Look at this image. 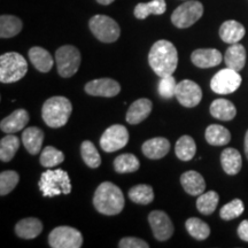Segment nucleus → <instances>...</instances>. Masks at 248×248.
Listing matches in <instances>:
<instances>
[{"instance_id": "nucleus-1", "label": "nucleus", "mask_w": 248, "mask_h": 248, "mask_svg": "<svg viewBox=\"0 0 248 248\" xmlns=\"http://www.w3.org/2000/svg\"><path fill=\"white\" fill-rule=\"evenodd\" d=\"M148 63L159 77L172 75L178 64V53L175 45L166 39L157 40L148 54Z\"/></svg>"}, {"instance_id": "nucleus-2", "label": "nucleus", "mask_w": 248, "mask_h": 248, "mask_svg": "<svg viewBox=\"0 0 248 248\" xmlns=\"http://www.w3.org/2000/svg\"><path fill=\"white\" fill-rule=\"evenodd\" d=\"M93 204L100 214L113 216L122 212L125 200L119 186L110 182H104L94 192Z\"/></svg>"}, {"instance_id": "nucleus-3", "label": "nucleus", "mask_w": 248, "mask_h": 248, "mask_svg": "<svg viewBox=\"0 0 248 248\" xmlns=\"http://www.w3.org/2000/svg\"><path fill=\"white\" fill-rule=\"evenodd\" d=\"M73 111L69 99L66 97H52L44 102L42 108V117L49 128H61L66 125Z\"/></svg>"}, {"instance_id": "nucleus-4", "label": "nucleus", "mask_w": 248, "mask_h": 248, "mask_svg": "<svg viewBox=\"0 0 248 248\" xmlns=\"http://www.w3.org/2000/svg\"><path fill=\"white\" fill-rule=\"evenodd\" d=\"M38 186L43 195L46 198L71 193L70 177L67 171L62 169L46 170L40 176Z\"/></svg>"}, {"instance_id": "nucleus-5", "label": "nucleus", "mask_w": 248, "mask_h": 248, "mask_svg": "<svg viewBox=\"0 0 248 248\" xmlns=\"http://www.w3.org/2000/svg\"><path fill=\"white\" fill-rule=\"evenodd\" d=\"M27 60L20 53L8 52L0 57V82L8 84L15 83L26 76Z\"/></svg>"}, {"instance_id": "nucleus-6", "label": "nucleus", "mask_w": 248, "mask_h": 248, "mask_svg": "<svg viewBox=\"0 0 248 248\" xmlns=\"http://www.w3.org/2000/svg\"><path fill=\"white\" fill-rule=\"evenodd\" d=\"M80 52L73 45H64L55 52L58 74L63 78L74 76L80 66Z\"/></svg>"}, {"instance_id": "nucleus-7", "label": "nucleus", "mask_w": 248, "mask_h": 248, "mask_svg": "<svg viewBox=\"0 0 248 248\" xmlns=\"http://www.w3.org/2000/svg\"><path fill=\"white\" fill-rule=\"evenodd\" d=\"M93 36L102 43H114L119 39L121 29L117 22L107 15H94L89 22Z\"/></svg>"}, {"instance_id": "nucleus-8", "label": "nucleus", "mask_w": 248, "mask_h": 248, "mask_svg": "<svg viewBox=\"0 0 248 248\" xmlns=\"http://www.w3.org/2000/svg\"><path fill=\"white\" fill-rule=\"evenodd\" d=\"M203 14V6L197 0H187V1L178 6L171 15V22L179 29L193 26L199 21Z\"/></svg>"}, {"instance_id": "nucleus-9", "label": "nucleus", "mask_w": 248, "mask_h": 248, "mask_svg": "<svg viewBox=\"0 0 248 248\" xmlns=\"http://www.w3.org/2000/svg\"><path fill=\"white\" fill-rule=\"evenodd\" d=\"M48 244L52 248H80L83 235L71 226H58L48 234Z\"/></svg>"}, {"instance_id": "nucleus-10", "label": "nucleus", "mask_w": 248, "mask_h": 248, "mask_svg": "<svg viewBox=\"0 0 248 248\" xmlns=\"http://www.w3.org/2000/svg\"><path fill=\"white\" fill-rule=\"evenodd\" d=\"M129 132L128 129L121 124H114L102 133L100 138V147L107 153H113L122 150L128 145Z\"/></svg>"}, {"instance_id": "nucleus-11", "label": "nucleus", "mask_w": 248, "mask_h": 248, "mask_svg": "<svg viewBox=\"0 0 248 248\" xmlns=\"http://www.w3.org/2000/svg\"><path fill=\"white\" fill-rule=\"evenodd\" d=\"M241 76L238 71L226 67V69L219 70L210 80V88L218 94H230L239 89Z\"/></svg>"}, {"instance_id": "nucleus-12", "label": "nucleus", "mask_w": 248, "mask_h": 248, "mask_svg": "<svg viewBox=\"0 0 248 248\" xmlns=\"http://www.w3.org/2000/svg\"><path fill=\"white\" fill-rule=\"evenodd\" d=\"M175 97L182 106L192 108L200 104L202 99V90L193 80L184 79L177 84Z\"/></svg>"}, {"instance_id": "nucleus-13", "label": "nucleus", "mask_w": 248, "mask_h": 248, "mask_svg": "<svg viewBox=\"0 0 248 248\" xmlns=\"http://www.w3.org/2000/svg\"><path fill=\"white\" fill-rule=\"evenodd\" d=\"M152 231L155 239L159 241H166L171 238L173 234V225L170 217L161 210H154L148 215Z\"/></svg>"}, {"instance_id": "nucleus-14", "label": "nucleus", "mask_w": 248, "mask_h": 248, "mask_svg": "<svg viewBox=\"0 0 248 248\" xmlns=\"http://www.w3.org/2000/svg\"><path fill=\"white\" fill-rule=\"evenodd\" d=\"M85 92L94 97L111 98L115 97L121 92V85L119 82L111 78H98L91 80L85 85Z\"/></svg>"}, {"instance_id": "nucleus-15", "label": "nucleus", "mask_w": 248, "mask_h": 248, "mask_svg": "<svg viewBox=\"0 0 248 248\" xmlns=\"http://www.w3.org/2000/svg\"><path fill=\"white\" fill-rule=\"evenodd\" d=\"M191 60L198 68H212L223 61V55L215 48H199L191 54Z\"/></svg>"}, {"instance_id": "nucleus-16", "label": "nucleus", "mask_w": 248, "mask_h": 248, "mask_svg": "<svg viewBox=\"0 0 248 248\" xmlns=\"http://www.w3.org/2000/svg\"><path fill=\"white\" fill-rule=\"evenodd\" d=\"M152 108H153V105H152L150 99H138V100L133 102L131 106L129 107L128 111H126V122L132 124V125L141 123L142 121L146 120L150 116Z\"/></svg>"}, {"instance_id": "nucleus-17", "label": "nucleus", "mask_w": 248, "mask_h": 248, "mask_svg": "<svg viewBox=\"0 0 248 248\" xmlns=\"http://www.w3.org/2000/svg\"><path fill=\"white\" fill-rule=\"evenodd\" d=\"M142 153L151 160H159L166 156L170 151V142L163 137L152 138L142 144Z\"/></svg>"}, {"instance_id": "nucleus-18", "label": "nucleus", "mask_w": 248, "mask_h": 248, "mask_svg": "<svg viewBox=\"0 0 248 248\" xmlns=\"http://www.w3.org/2000/svg\"><path fill=\"white\" fill-rule=\"evenodd\" d=\"M29 119V113L26 109H16L1 121L0 129L5 133H15L21 131L26 128Z\"/></svg>"}, {"instance_id": "nucleus-19", "label": "nucleus", "mask_w": 248, "mask_h": 248, "mask_svg": "<svg viewBox=\"0 0 248 248\" xmlns=\"http://www.w3.org/2000/svg\"><path fill=\"white\" fill-rule=\"evenodd\" d=\"M181 183L186 193L194 195V197L202 194L206 190V182L203 177L199 172L193 171V170L183 173L181 176Z\"/></svg>"}, {"instance_id": "nucleus-20", "label": "nucleus", "mask_w": 248, "mask_h": 248, "mask_svg": "<svg viewBox=\"0 0 248 248\" xmlns=\"http://www.w3.org/2000/svg\"><path fill=\"white\" fill-rule=\"evenodd\" d=\"M246 30L243 24L234 20L225 21L219 28V37L224 43L235 44L244 38Z\"/></svg>"}, {"instance_id": "nucleus-21", "label": "nucleus", "mask_w": 248, "mask_h": 248, "mask_svg": "<svg viewBox=\"0 0 248 248\" xmlns=\"http://www.w3.org/2000/svg\"><path fill=\"white\" fill-rule=\"evenodd\" d=\"M43 231V223L36 217L21 219L15 225V233L22 239H35Z\"/></svg>"}, {"instance_id": "nucleus-22", "label": "nucleus", "mask_w": 248, "mask_h": 248, "mask_svg": "<svg viewBox=\"0 0 248 248\" xmlns=\"http://www.w3.org/2000/svg\"><path fill=\"white\" fill-rule=\"evenodd\" d=\"M225 66L235 71H240L246 64V49L239 43L231 44L224 55Z\"/></svg>"}, {"instance_id": "nucleus-23", "label": "nucleus", "mask_w": 248, "mask_h": 248, "mask_svg": "<svg viewBox=\"0 0 248 248\" xmlns=\"http://www.w3.org/2000/svg\"><path fill=\"white\" fill-rule=\"evenodd\" d=\"M22 141L26 150L31 155L38 154L42 151L43 141H44V132L37 126L27 128L22 133Z\"/></svg>"}, {"instance_id": "nucleus-24", "label": "nucleus", "mask_w": 248, "mask_h": 248, "mask_svg": "<svg viewBox=\"0 0 248 248\" xmlns=\"http://www.w3.org/2000/svg\"><path fill=\"white\" fill-rule=\"evenodd\" d=\"M221 164L224 171L230 176L239 173L243 167L241 154L235 148H225L221 154Z\"/></svg>"}, {"instance_id": "nucleus-25", "label": "nucleus", "mask_w": 248, "mask_h": 248, "mask_svg": "<svg viewBox=\"0 0 248 248\" xmlns=\"http://www.w3.org/2000/svg\"><path fill=\"white\" fill-rule=\"evenodd\" d=\"M29 59L36 69L42 73H48L54 63L53 58L49 54V52L43 47H38V46L29 49Z\"/></svg>"}, {"instance_id": "nucleus-26", "label": "nucleus", "mask_w": 248, "mask_h": 248, "mask_svg": "<svg viewBox=\"0 0 248 248\" xmlns=\"http://www.w3.org/2000/svg\"><path fill=\"white\" fill-rule=\"evenodd\" d=\"M213 117L221 121H231L237 115V109L231 101L226 99H216L212 102L209 108Z\"/></svg>"}, {"instance_id": "nucleus-27", "label": "nucleus", "mask_w": 248, "mask_h": 248, "mask_svg": "<svg viewBox=\"0 0 248 248\" xmlns=\"http://www.w3.org/2000/svg\"><path fill=\"white\" fill-rule=\"evenodd\" d=\"M204 137L209 145L213 146H224L231 140V133L224 126L218 124H210L206 129Z\"/></svg>"}, {"instance_id": "nucleus-28", "label": "nucleus", "mask_w": 248, "mask_h": 248, "mask_svg": "<svg viewBox=\"0 0 248 248\" xmlns=\"http://www.w3.org/2000/svg\"><path fill=\"white\" fill-rule=\"evenodd\" d=\"M167 11L164 0H152L150 2H140L135 7V16L139 20H145L151 14L162 15Z\"/></svg>"}, {"instance_id": "nucleus-29", "label": "nucleus", "mask_w": 248, "mask_h": 248, "mask_svg": "<svg viewBox=\"0 0 248 248\" xmlns=\"http://www.w3.org/2000/svg\"><path fill=\"white\" fill-rule=\"evenodd\" d=\"M23 28L22 21L14 15H1L0 16V37L12 38L18 35Z\"/></svg>"}, {"instance_id": "nucleus-30", "label": "nucleus", "mask_w": 248, "mask_h": 248, "mask_svg": "<svg viewBox=\"0 0 248 248\" xmlns=\"http://www.w3.org/2000/svg\"><path fill=\"white\" fill-rule=\"evenodd\" d=\"M176 156L182 161H190L197 153V145L194 139L190 136H183L176 142Z\"/></svg>"}, {"instance_id": "nucleus-31", "label": "nucleus", "mask_w": 248, "mask_h": 248, "mask_svg": "<svg viewBox=\"0 0 248 248\" xmlns=\"http://www.w3.org/2000/svg\"><path fill=\"white\" fill-rule=\"evenodd\" d=\"M20 147V140L16 136L7 135L0 140V160L2 162H9L13 160Z\"/></svg>"}, {"instance_id": "nucleus-32", "label": "nucleus", "mask_w": 248, "mask_h": 248, "mask_svg": "<svg viewBox=\"0 0 248 248\" xmlns=\"http://www.w3.org/2000/svg\"><path fill=\"white\" fill-rule=\"evenodd\" d=\"M130 200L138 204H148L153 202L154 192L152 186L146 184H139L133 186L129 191Z\"/></svg>"}, {"instance_id": "nucleus-33", "label": "nucleus", "mask_w": 248, "mask_h": 248, "mask_svg": "<svg viewBox=\"0 0 248 248\" xmlns=\"http://www.w3.org/2000/svg\"><path fill=\"white\" fill-rule=\"evenodd\" d=\"M140 162L133 154H121L114 160V169L119 173H129L137 171Z\"/></svg>"}, {"instance_id": "nucleus-34", "label": "nucleus", "mask_w": 248, "mask_h": 248, "mask_svg": "<svg viewBox=\"0 0 248 248\" xmlns=\"http://www.w3.org/2000/svg\"><path fill=\"white\" fill-rule=\"evenodd\" d=\"M185 226L188 234H191L197 240L207 239L210 234L209 225L203 221H201L200 218H197V217L188 218L185 223Z\"/></svg>"}, {"instance_id": "nucleus-35", "label": "nucleus", "mask_w": 248, "mask_h": 248, "mask_svg": "<svg viewBox=\"0 0 248 248\" xmlns=\"http://www.w3.org/2000/svg\"><path fill=\"white\" fill-rule=\"evenodd\" d=\"M80 155H82V159L86 166L90 167V168L95 169L100 167L101 156L92 141L85 140L82 142V145H80Z\"/></svg>"}, {"instance_id": "nucleus-36", "label": "nucleus", "mask_w": 248, "mask_h": 248, "mask_svg": "<svg viewBox=\"0 0 248 248\" xmlns=\"http://www.w3.org/2000/svg\"><path fill=\"white\" fill-rule=\"evenodd\" d=\"M219 195L215 191H208L207 193L199 195L197 200V208L203 215H210L215 212L218 204Z\"/></svg>"}, {"instance_id": "nucleus-37", "label": "nucleus", "mask_w": 248, "mask_h": 248, "mask_svg": "<svg viewBox=\"0 0 248 248\" xmlns=\"http://www.w3.org/2000/svg\"><path fill=\"white\" fill-rule=\"evenodd\" d=\"M40 164L45 168H53L64 161V154L53 146H46L40 154Z\"/></svg>"}, {"instance_id": "nucleus-38", "label": "nucleus", "mask_w": 248, "mask_h": 248, "mask_svg": "<svg viewBox=\"0 0 248 248\" xmlns=\"http://www.w3.org/2000/svg\"><path fill=\"white\" fill-rule=\"evenodd\" d=\"M20 176L14 170H6L0 173V195L5 197L16 187Z\"/></svg>"}, {"instance_id": "nucleus-39", "label": "nucleus", "mask_w": 248, "mask_h": 248, "mask_svg": "<svg viewBox=\"0 0 248 248\" xmlns=\"http://www.w3.org/2000/svg\"><path fill=\"white\" fill-rule=\"evenodd\" d=\"M245 206L240 199H234L231 202L224 204L219 210V216L224 221H231V219L237 218L244 213Z\"/></svg>"}, {"instance_id": "nucleus-40", "label": "nucleus", "mask_w": 248, "mask_h": 248, "mask_svg": "<svg viewBox=\"0 0 248 248\" xmlns=\"http://www.w3.org/2000/svg\"><path fill=\"white\" fill-rule=\"evenodd\" d=\"M176 89H177V83L172 75L161 77L159 83V93L161 97L164 99H171L175 97Z\"/></svg>"}, {"instance_id": "nucleus-41", "label": "nucleus", "mask_w": 248, "mask_h": 248, "mask_svg": "<svg viewBox=\"0 0 248 248\" xmlns=\"http://www.w3.org/2000/svg\"><path fill=\"white\" fill-rule=\"evenodd\" d=\"M120 248H148L150 245H148L146 241L139 239V238L135 237H126L121 239L119 244Z\"/></svg>"}, {"instance_id": "nucleus-42", "label": "nucleus", "mask_w": 248, "mask_h": 248, "mask_svg": "<svg viewBox=\"0 0 248 248\" xmlns=\"http://www.w3.org/2000/svg\"><path fill=\"white\" fill-rule=\"evenodd\" d=\"M237 232H238V235H239V238L241 240L248 243V219L240 223L239 226H238Z\"/></svg>"}, {"instance_id": "nucleus-43", "label": "nucleus", "mask_w": 248, "mask_h": 248, "mask_svg": "<svg viewBox=\"0 0 248 248\" xmlns=\"http://www.w3.org/2000/svg\"><path fill=\"white\" fill-rule=\"evenodd\" d=\"M244 147H245V154H246V157L248 159V130H247V132H246V136H245Z\"/></svg>"}, {"instance_id": "nucleus-44", "label": "nucleus", "mask_w": 248, "mask_h": 248, "mask_svg": "<svg viewBox=\"0 0 248 248\" xmlns=\"http://www.w3.org/2000/svg\"><path fill=\"white\" fill-rule=\"evenodd\" d=\"M97 1L101 5H110L111 2L115 1V0H97Z\"/></svg>"}]
</instances>
